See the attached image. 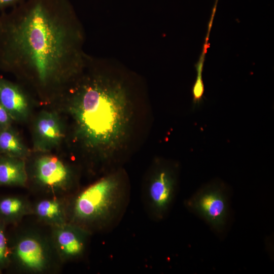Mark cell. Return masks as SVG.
Masks as SVG:
<instances>
[{
    "label": "cell",
    "mask_w": 274,
    "mask_h": 274,
    "mask_svg": "<svg viewBox=\"0 0 274 274\" xmlns=\"http://www.w3.org/2000/svg\"><path fill=\"white\" fill-rule=\"evenodd\" d=\"M69 0H22L0 15V68L45 97H59L87 62Z\"/></svg>",
    "instance_id": "cell-1"
},
{
    "label": "cell",
    "mask_w": 274,
    "mask_h": 274,
    "mask_svg": "<svg viewBox=\"0 0 274 274\" xmlns=\"http://www.w3.org/2000/svg\"><path fill=\"white\" fill-rule=\"evenodd\" d=\"M58 99L69 108L79 139L97 160L108 163L128 133L131 112L124 87L95 72L83 71Z\"/></svg>",
    "instance_id": "cell-2"
},
{
    "label": "cell",
    "mask_w": 274,
    "mask_h": 274,
    "mask_svg": "<svg viewBox=\"0 0 274 274\" xmlns=\"http://www.w3.org/2000/svg\"><path fill=\"white\" fill-rule=\"evenodd\" d=\"M130 187L125 172L117 169L68 196V223L94 233L113 230L129 204Z\"/></svg>",
    "instance_id": "cell-3"
},
{
    "label": "cell",
    "mask_w": 274,
    "mask_h": 274,
    "mask_svg": "<svg viewBox=\"0 0 274 274\" xmlns=\"http://www.w3.org/2000/svg\"><path fill=\"white\" fill-rule=\"evenodd\" d=\"M22 225L9 239L10 264L19 273L56 274L63 263L53 244L50 227Z\"/></svg>",
    "instance_id": "cell-4"
},
{
    "label": "cell",
    "mask_w": 274,
    "mask_h": 274,
    "mask_svg": "<svg viewBox=\"0 0 274 274\" xmlns=\"http://www.w3.org/2000/svg\"><path fill=\"white\" fill-rule=\"evenodd\" d=\"M27 172V187L38 196L67 197L80 188L77 171L55 156H39Z\"/></svg>",
    "instance_id": "cell-5"
},
{
    "label": "cell",
    "mask_w": 274,
    "mask_h": 274,
    "mask_svg": "<svg viewBox=\"0 0 274 274\" xmlns=\"http://www.w3.org/2000/svg\"><path fill=\"white\" fill-rule=\"evenodd\" d=\"M178 167L166 161L154 164L143 183L141 198L145 212L153 221L160 222L168 215L176 196Z\"/></svg>",
    "instance_id": "cell-6"
},
{
    "label": "cell",
    "mask_w": 274,
    "mask_h": 274,
    "mask_svg": "<svg viewBox=\"0 0 274 274\" xmlns=\"http://www.w3.org/2000/svg\"><path fill=\"white\" fill-rule=\"evenodd\" d=\"M190 212L198 215L216 232H222L227 223L229 202L226 187L214 181L200 187L184 202Z\"/></svg>",
    "instance_id": "cell-7"
},
{
    "label": "cell",
    "mask_w": 274,
    "mask_h": 274,
    "mask_svg": "<svg viewBox=\"0 0 274 274\" xmlns=\"http://www.w3.org/2000/svg\"><path fill=\"white\" fill-rule=\"evenodd\" d=\"M52 239L63 264L80 261L87 253L92 234L70 223L50 227Z\"/></svg>",
    "instance_id": "cell-8"
},
{
    "label": "cell",
    "mask_w": 274,
    "mask_h": 274,
    "mask_svg": "<svg viewBox=\"0 0 274 274\" xmlns=\"http://www.w3.org/2000/svg\"><path fill=\"white\" fill-rule=\"evenodd\" d=\"M64 135L63 124L56 113L43 111L37 117L33 126L35 151H50L60 144Z\"/></svg>",
    "instance_id": "cell-9"
},
{
    "label": "cell",
    "mask_w": 274,
    "mask_h": 274,
    "mask_svg": "<svg viewBox=\"0 0 274 274\" xmlns=\"http://www.w3.org/2000/svg\"><path fill=\"white\" fill-rule=\"evenodd\" d=\"M38 197L32 202V215L38 222L49 227L68 223V196Z\"/></svg>",
    "instance_id": "cell-10"
},
{
    "label": "cell",
    "mask_w": 274,
    "mask_h": 274,
    "mask_svg": "<svg viewBox=\"0 0 274 274\" xmlns=\"http://www.w3.org/2000/svg\"><path fill=\"white\" fill-rule=\"evenodd\" d=\"M0 103L13 120H26L30 113V100L19 85L0 76Z\"/></svg>",
    "instance_id": "cell-11"
},
{
    "label": "cell",
    "mask_w": 274,
    "mask_h": 274,
    "mask_svg": "<svg viewBox=\"0 0 274 274\" xmlns=\"http://www.w3.org/2000/svg\"><path fill=\"white\" fill-rule=\"evenodd\" d=\"M32 202L26 196L10 195L0 198V220L17 225L23 219L32 215Z\"/></svg>",
    "instance_id": "cell-12"
},
{
    "label": "cell",
    "mask_w": 274,
    "mask_h": 274,
    "mask_svg": "<svg viewBox=\"0 0 274 274\" xmlns=\"http://www.w3.org/2000/svg\"><path fill=\"white\" fill-rule=\"evenodd\" d=\"M26 160L3 155L0 156V185L27 187Z\"/></svg>",
    "instance_id": "cell-13"
},
{
    "label": "cell",
    "mask_w": 274,
    "mask_h": 274,
    "mask_svg": "<svg viewBox=\"0 0 274 274\" xmlns=\"http://www.w3.org/2000/svg\"><path fill=\"white\" fill-rule=\"evenodd\" d=\"M0 153L25 160L30 154L19 134L11 126L0 129Z\"/></svg>",
    "instance_id": "cell-14"
},
{
    "label": "cell",
    "mask_w": 274,
    "mask_h": 274,
    "mask_svg": "<svg viewBox=\"0 0 274 274\" xmlns=\"http://www.w3.org/2000/svg\"><path fill=\"white\" fill-rule=\"evenodd\" d=\"M211 27H209L207 37L206 38V43L204 45L203 50L200 56L198 63L195 65L197 72L196 80L193 86L192 93L193 96V103L195 106L198 105L202 100L204 92V85L202 80V72L203 70V65L204 60L205 54L207 52V48L209 47L208 43L209 32Z\"/></svg>",
    "instance_id": "cell-15"
},
{
    "label": "cell",
    "mask_w": 274,
    "mask_h": 274,
    "mask_svg": "<svg viewBox=\"0 0 274 274\" xmlns=\"http://www.w3.org/2000/svg\"><path fill=\"white\" fill-rule=\"evenodd\" d=\"M6 224L0 220V272L10 264V249Z\"/></svg>",
    "instance_id": "cell-16"
},
{
    "label": "cell",
    "mask_w": 274,
    "mask_h": 274,
    "mask_svg": "<svg viewBox=\"0 0 274 274\" xmlns=\"http://www.w3.org/2000/svg\"><path fill=\"white\" fill-rule=\"evenodd\" d=\"M13 121L8 112L0 103V129L11 126Z\"/></svg>",
    "instance_id": "cell-17"
},
{
    "label": "cell",
    "mask_w": 274,
    "mask_h": 274,
    "mask_svg": "<svg viewBox=\"0 0 274 274\" xmlns=\"http://www.w3.org/2000/svg\"><path fill=\"white\" fill-rule=\"evenodd\" d=\"M21 1L22 0H0V9L11 5H15Z\"/></svg>",
    "instance_id": "cell-18"
}]
</instances>
